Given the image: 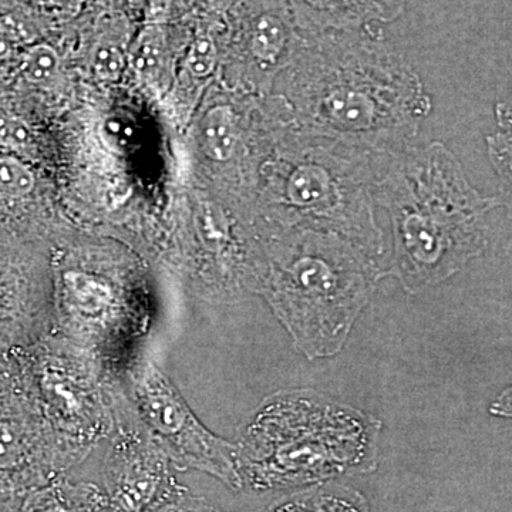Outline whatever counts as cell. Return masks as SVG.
Wrapping results in <instances>:
<instances>
[{
	"mask_svg": "<svg viewBox=\"0 0 512 512\" xmlns=\"http://www.w3.org/2000/svg\"><path fill=\"white\" fill-rule=\"evenodd\" d=\"M262 295L309 360L338 355L383 271L377 259L330 232L293 227L272 247Z\"/></svg>",
	"mask_w": 512,
	"mask_h": 512,
	"instance_id": "4",
	"label": "cell"
},
{
	"mask_svg": "<svg viewBox=\"0 0 512 512\" xmlns=\"http://www.w3.org/2000/svg\"><path fill=\"white\" fill-rule=\"evenodd\" d=\"M375 157L303 133L279 165L276 201L293 227L339 235L377 259L384 237L375 214Z\"/></svg>",
	"mask_w": 512,
	"mask_h": 512,
	"instance_id": "5",
	"label": "cell"
},
{
	"mask_svg": "<svg viewBox=\"0 0 512 512\" xmlns=\"http://www.w3.org/2000/svg\"><path fill=\"white\" fill-rule=\"evenodd\" d=\"M303 35L356 32L389 25L412 0H289Z\"/></svg>",
	"mask_w": 512,
	"mask_h": 512,
	"instance_id": "10",
	"label": "cell"
},
{
	"mask_svg": "<svg viewBox=\"0 0 512 512\" xmlns=\"http://www.w3.org/2000/svg\"><path fill=\"white\" fill-rule=\"evenodd\" d=\"M490 413L495 417L512 419V384L495 397L490 406Z\"/></svg>",
	"mask_w": 512,
	"mask_h": 512,
	"instance_id": "24",
	"label": "cell"
},
{
	"mask_svg": "<svg viewBox=\"0 0 512 512\" xmlns=\"http://www.w3.org/2000/svg\"><path fill=\"white\" fill-rule=\"evenodd\" d=\"M0 37L8 42L29 43L35 35L28 20L15 13H8L0 16Z\"/></svg>",
	"mask_w": 512,
	"mask_h": 512,
	"instance_id": "21",
	"label": "cell"
},
{
	"mask_svg": "<svg viewBox=\"0 0 512 512\" xmlns=\"http://www.w3.org/2000/svg\"><path fill=\"white\" fill-rule=\"evenodd\" d=\"M373 195L392 224L393 254L383 278L396 279L409 295L440 285L483 255L485 218L500 207L439 141L376 156Z\"/></svg>",
	"mask_w": 512,
	"mask_h": 512,
	"instance_id": "2",
	"label": "cell"
},
{
	"mask_svg": "<svg viewBox=\"0 0 512 512\" xmlns=\"http://www.w3.org/2000/svg\"><path fill=\"white\" fill-rule=\"evenodd\" d=\"M134 392L141 419L174 466L202 471L231 490H244L237 446L208 430L156 365L141 369Z\"/></svg>",
	"mask_w": 512,
	"mask_h": 512,
	"instance_id": "6",
	"label": "cell"
},
{
	"mask_svg": "<svg viewBox=\"0 0 512 512\" xmlns=\"http://www.w3.org/2000/svg\"><path fill=\"white\" fill-rule=\"evenodd\" d=\"M93 69L97 76L103 80H116L119 79L123 73L124 53L119 45H116L110 40L100 42L93 52Z\"/></svg>",
	"mask_w": 512,
	"mask_h": 512,
	"instance_id": "19",
	"label": "cell"
},
{
	"mask_svg": "<svg viewBox=\"0 0 512 512\" xmlns=\"http://www.w3.org/2000/svg\"><path fill=\"white\" fill-rule=\"evenodd\" d=\"M198 138L202 153L212 163H234L244 147L245 128L241 111L232 103L215 104L202 117Z\"/></svg>",
	"mask_w": 512,
	"mask_h": 512,
	"instance_id": "11",
	"label": "cell"
},
{
	"mask_svg": "<svg viewBox=\"0 0 512 512\" xmlns=\"http://www.w3.org/2000/svg\"><path fill=\"white\" fill-rule=\"evenodd\" d=\"M37 6L49 12L66 13L76 9L77 0H35Z\"/></svg>",
	"mask_w": 512,
	"mask_h": 512,
	"instance_id": "25",
	"label": "cell"
},
{
	"mask_svg": "<svg viewBox=\"0 0 512 512\" xmlns=\"http://www.w3.org/2000/svg\"><path fill=\"white\" fill-rule=\"evenodd\" d=\"M22 74L36 86H49L59 77L62 60L49 45L30 46L22 60Z\"/></svg>",
	"mask_w": 512,
	"mask_h": 512,
	"instance_id": "16",
	"label": "cell"
},
{
	"mask_svg": "<svg viewBox=\"0 0 512 512\" xmlns=\"http://www.w3.org/2000/svg\"><path fill=\"white\" fill-rule=\"evenodd\" d=\"M498 131L512 137V92L495 106Z\"/></svg>",
	"mask_w": 512,
	"mask_h": 512,
	"instance_id": "23",
	"label": "cell"
},
{
	"mask_svg": "<svg viewBox=\"0 0 512 512\" xmlns=\"http://www.w3.org/2000/svg\"><path fill=\"white\" fill-rule=\"evenodd\" d=\"M148 512H224L211 507L201 498L190 495L184 488L175 491L170 497L158 503L153 510Z\"/></svg>",
	"mask_w": 512,
	"mask_h": 512,
	"instance_id": "20",
	"label": "cell"
},
{
	"mask_svg": "<svg viewBox=\"0 0 512 512\" xmlns=\"http://www.w3.org/2000/svg\"><path fill=\"white\" fill-rule=\"evenodd\" d=\"M218 63V46L211 33H200L195 37L185 59V67L197 79H205Z\"/></svg>",
	"mask_w": 512,
	"mask_h": 512,
	"instance_id": "18",
	"label": "cell"
},
{
	"mask_svg": "<svg viewBox=\"0 0 512 512\" xmlns=\"http://www.w3.org/2000/svg\"><path fill=\"white\" fill-rule=\"evenodd\" d=\"M104 503L106 498L99 488L59 476L23 494L18 512H94Z\"/></svg>",
	"mask_w": 512,
	"mask_h": 512,
	"instance_id": "12",
	"label": "cell"
},
{
	"mask_svg": "<svg viewBox=\"0 0 512 512\" xmlns=\"http://www.w3.org/2000/svg\"><path fill=\"white\" fill-rule=\"evenodd\" d=\"M131 64L141 77L157 82L168 63L167 33L163 26L150 23L138 33L130 52Z\"/></svg>",
	"mask_w": 512,
	"mask_h": 512,
	"instance_id": "14",
	"label": "cell"
},
{
	"mask_svg": "<svg viewBox=\"0 0 512 512\" xmlns=\"http://www.w3.org/2000/svg\"><path fill=\"white\" fill-rule=\"evenodd\" d=\"M382 421L312 389L266 397L237 446L242 488L299 490L375 473Z\"/></svg>",
	"mask_w": 512,
	"mask_h": 512,
	"instance_id": "3",
	"label": "cell"
},
{
	"mask_svg": "<svg viewBox=\"0 0 512 512\" xmlns=\"http://www.w3.org/2000/svg\"><path fill=\"white\" fill-rule=\"evenodd\" d=\"M15 386H18L15 370L0 366V397Z\"/></svg>",
	"mask_w": 512,
	"mask_h": 512,
	"instance_id": "26",
	"label": "cell"
},
{
	"mask_svg": "<svg viewBox=\"0 0 512 512\" xmlns=\"http://www.w3.org/2000/svg\"><path fill=\"white\" fill-rule=\"evenodd\" d=\"M28 128L23 126L19 120L0 117V141L10 146H25L28 141Z\"/></svg>",
	"mask_w": 512,
	"mask_h": 512,
	"instance_id": "22",
	"label": "cell"
},
{
	"mask_svg": "<svg viewBox=\"0 0 512 512\" xmlns=\"http://www.w3.org/2000/svg\"><path fill=\"white\" fill-rule=\"evenodd\" d=\"M20 498L0 493V512H18Z\"/></svg>",
	"mask_w": 512,
	"mask_h": 512,
	"instance_id": "27",
	"label": "cell"
},
{
	"mask_svg": "<svg viewBox=\"0 0 512 512\" xmlns=\"http://www.w3.org/2000/svg\"><path fill=\"white\" fill-rule=\"evenodd\" d=\"M291 76L303 133L375 156L406 147L433 110L420 74L380 28L305 35Z\"/></svg>",
	"mask_w": 512,
	"mask_h": 512,
	"instance_id": "1",
	"label": "cell"
},
{
	"mask_svg": "<svg viewBox=\"0 0 512 512\" xmlns=\"http://www.w3.org/2000/svg\"><path fill=\"white\" fill-rule=\"evenodd\" d=\"M303 39L289 0H248L239 15L238 46L259 76L295 59Z\"/></svg>",
	"mask_w": 512,
	"mask_h": 512,
	"instance_id": "9",
	"label": "cell"
},
{
	"mask_svg": "<svg viewBox=\"0 0 512 512\" xmlns=\"http://www.w3.org/2000/svg\"><path fill=\"white\" fill-rule=\"evenodd\" d=\"M35 175L16 158H0V195L22 198L35 188Z\"/></svg>",
	"mask_w": 512,
	"mask_h": 512,
	"instance_id": "17",
	"label": "cell"
},
{
	"mask_svg": "<svg viewBox=\"0 0 512 512\" xmlns=\"http://www.w3.org/2000/svg\"><path fill=\"white\" fill-rule=\"evenodd\" d=\"M485 143H487L488 158L500 185L501 197L498 201L501 207L507 210L508 217L512 220V137L497 131L488 136Z\"/></svg>",
	"mask_w": 512,
	"mask_h": 512,
	"instance_id": "15",
	"label": "cell"
},
{
	"mask_svg": "<svg viewBox=\"0 0 512 512\" xmlns=\"http://www.w3.org/2000/svg\"><path fill=\"white\" fill-rule=\"evenodd\" d=\"M70 467L59 443L47 434L42 414L13 387L0 397V493L23 494L62 476Z\"/></svg>",
	"mask_w": 512,
	"mask_h": 512,
	"instance_id": "7",
	"label": "cell"
},
{
	"mask_svg": "<svg viewBox=\"0 0 512 512\" xmlns=\"http://www.w3.org/2000/svg\"><path fill=\"white\" fill-rule=\"evenodd\" d=\"M163 447L140 440H121L104 464V498L109 512H148L181 485L171 473Z\"/></svg>",
	"mask_w": 512,
	"mask_h": 512,
	"instance_id": "8",
	"label": "cell"
},
{
	"mask_svg": "<svg viewBox=\"0 0 512 512\" xmlns=\"http://www.w3.org/2000/svg\"><path fill=\"white\" fill-rule=\"evenodd\" d=\"M264 512H372L365 495L350 485L328 483L299 488L274 501Z\"/></svg>",
	"mask_w": 512,
	"mask_h": 512,
	"instance_id": "13",
	"label": "cell"
},
{
	"mask_svg": "<svg viewBox=\"0 0 512 512\" xmlns=\"http://www.w3.org/2000/svg\"><path fill=\"white\" fill-rule=\"evenodd\" d=\"M104 512H107V510H104Z\"/></svg>",
	"mask_w": 512,
	"mask_h": 512,
	"instance_id": "28",
	"label": "cell"
}]
</instances>
